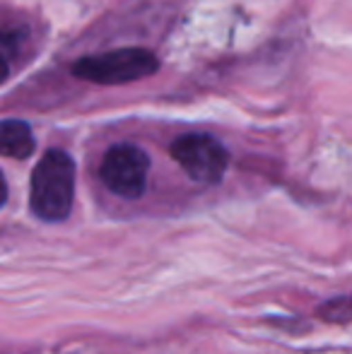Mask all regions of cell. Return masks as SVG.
Here are the masks:
<instances>
[{"instance_id": "6da1fadb", "label": "cell", "mask_w": 352, "mask_h": 354, "mask_svg": "<svg viewBox=\"0 0 352 354\" xmlns=\"http://www.w3.org/2000/svg\"><path fill=\"white\" fill-rule=\"evenodd\" d=\"M75 201V162L63 149H48L32 174L29 205L44 222H63Z\"/></svg>"}, {"instance_id": "7a4b0ae2", "label": "cell", "mask_w": 352, "mask_h": 354, "mask_svg": "<svg viewBox=\"0 0 352 354\" xmlns=\"http://www.w3.org/2000/svg\"><path fill=\"white\" fill-rule=\"evenodd\" d=\"M160 71V61L152 51L140 46L113 48L94 53L73 63L71 73L94 84H128L145 80Z\"/></svg>"}, {"instance_id": "3957f363", "label": "cell", "mask_w": 352, "mask_h": 354, "mask_svg": "<svg viewBox=\"0 0 352 354\" xmlns=\"http://www.w3.org/2000/svg\"><path fill=\"white\" fill-rule=\"evenodd\" d=\"M147 174H150V157L136 145H113L102 159L99 176L111 193L128 201H136L145 193Z\"/></svg>"}, {"instance_id": "277c9868", "label": "cell", "mask_w": 352, "mask_h": 354, "mask_svg": "<svg viewBox=\"0 0 352 354\" xmlns=\"http://www.w3.org/2000/svg\"><path fill=\"white\" fill-rule=\"evenodd\" d=\"M172 157L188 178L198 183H217L222 181L227 167H230V152L220 140L203 133L183 136L172 145Z\"/></svg>"}, {"instance_id": "5b68a950", "label": "cell", "mask_w": 352, "mask_h": 354, "mask_svg": "<svg viewBox=\"0 0 352 354\" xmlns=\"http://www.w3.org/2000/svg\"><path fill=\"white\" fill-rule=\"evenodd\" d=\"M37 46V24L17 10L0 8V84L34 56Z\"/></svg>"}, {"instance_id": "8992f818", "label": "cell", "mask_w": 352, "mask_h": 354, "mask_svg": "<svg viewBox=\"0 0 352 354\" xmlns=\"http://www.w3.org/2000/svg\"><path fill=\"white\" fill-rule=\"evenodd\" d=\"M32 128L24 121H0V154L12 159H27L34 152Z\"/></svg>"}, {"instance_id": "52a82bcc", "label": "cell", "mask_w": 352, "mask_h": 354, "mask_svg": "<svg viewBox=\"0 0 352 354\" xmlns=\"http://www.w3.org/2000/svg\"><path fill=\"white\" fill-rule=\"evenodd\" d=\"M5 201H8V183H5V176L0 171V207L5 205Z\"/></svg>"}]
</instances>
